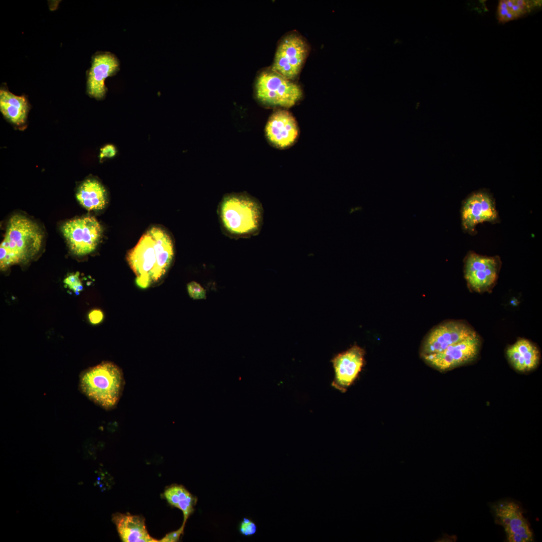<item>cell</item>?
I'll list each match as a JSON object with an SVG mask.
<instances>
[{"instance_id": "6da1fadb", "label": "cell", "mask_w": 542, "mask_h": 542, "mask_svg": "<svg viewBox=\"0 0 542 542\" xmlns=\"http://www.w3.org/2000/svg\"><path fill=\"white\" fill-rule=\"evenodd\" d=\"M43 238L42 229L34 221L21 214L12 216L0 245L1 269L33 258L40 251Z\"/></svg>"}, {"instance_id": "7a4b0ae2", "label": "cell", "mask_w": 542, "mask_h": 542, "mask_svg": "<svg viewBox=\"0 0 542 542\" xmlns=\"http://www.w3.org/2000/svg\"><path fill=\"white\" fill-rule=\"evenodd\" d=\"M126 258L137 276V285L143 289L160 280L172 262L168 246L153 236L149 230L128 252Z\"/></svg>"}, {"instance_id": "3957f363", "label": "cell", "mask_w": 542, "mask_h": 542, "mask_svg": "<svg viewBox=\"0 0 542 542\" xmlns=\"http://www.w3.org/2000/svg\"><path fill=\"white\" fill-rule=\"evenodd\" d=\"M218 214L224 231L232 237L255 235L261 227V205L256 199L245 193L225 195L219 205Z\"/></svg>"}, {"instance_id": "277c9868", "label": "cell", "mask_w": 542, "mask_h": 542, "mask_svg": "<svg viewBox=\"0 0 542 542\" xmlns=\"http://www.w3.org/2000/svg\"><path fill=\"white\" fill-rule=\"evenodd\" d=\"M120 368L110 362L91 367L80 376V386L89 398L103 408L110 409L117 402L123 388Z\"/></svg>"}, {"instance_id": "5b68a950", "label": "cell", "mask_w": 542, "mask_h": 542, "mask_svg": "<svg viewBox=\"0 0 542 542\" xmlns=\"http://www.w3.org/2000/svg\"><path fill=\"white\" fill-rule=\"evenodd\" d=\"M255 92L257 100L269 107H291L302 96L298 84L272 70L258 76Z\"/></svg>"}, {"instance_id": "8992f818", "label": "cell", "mask_w": 542, "mask_h": 542, "mask_svg": "<svg viewBox=\"0 0 542 542\" xmlns=\"http://www.w3.org/2000/svg\"><path fill=\"white\" fill-rule=\"evenodd\" d=\"M496 524L504 530L508 542H531L533 533L521 505L511 499L500 500L490 504Z\"/></svg>"}, {"instance_id": "52a82bcc", "label": "cell", "mask_w": 542, "mask_h": 542, "mask_svg": "<svg viewBox=\"0 0 542 542\" xmlns=\"http://www.w3.org/2000/svg\"><path fill=\"white\" fill-rule=\"evenodd\" d=\"M501 266L499 256H485L469 251L464 259V275L468 288L479 293L495 286Z\"/></svg>"}, {"instance_id": "ba28073f", "label": "cell", "mask_w": 542, "mask_h": 542, "mask_svg": "<svg viewBox=\"0 0 542 542\" xmlns=\"http://www.w3.org/2000/svg\"><path fill=\"white\" fill-rule=\"evenodd\" d=\"M477 333L465 321L450 320L434 327L424 337L421 356L441 352Z\"/></svg>"}, {"instance_id": "9c48e42d", "label": "cell", "mask_w": 542, "mask_h": 542, "mask_svg": "<svg viewBox=\"0 0 542 542\" xmlns=\"http://www.w3.org/2000/svg\"><path fill=\"white\" fill-rule=\"evenodd\" d=\"M62 232L71 251L82 256L93 251L102 234V228L95 218L85 216L66 222Z\"/></svg>"}, {"instance_id": "30bf717a", "label": "cell", "mask_w": 542, "mask_h": 542, "mask_svg": "<svg viewBox=\"0 0 542 542\" xmlns=\"http://www.w3.org/2000/svg\"><path fill=\"white\" fill-rule=\"evenodd\" d=\"M462 228L470 235L476 233L479 223L499 222L495 201L488 193L477 191L471 194L462 203L461 209Z\"/></svg>"}, {"instance_id": "8fae6325", "label": "cell", "mask_w": 542, "mask_h": 542, "mask_svg": "<svg viewBox=\"0 0 542 542\" xmlns=\"http://www.w3.org/2000/svg\"><path fill=\"white\" fill-rule=\"evenodd\" d=\"M308 52V46L301 37L288 35L277 48L271 70L293 80L299 75Z\"/></svg>"}, {"instance_id": "7c38bea8", "label": "cell", "mask_w": 542, "mask_h": 542, "mask_svg": "<svg viewBox=\"0 0 542 542\" xmlns=\"http://www.w3.org/2000/svg\"><path fill=\"white\" fill-rule=\"evenodd\" d=\"M481 347V338L477 333L441 352L421 357L430 366L445 371L474 361L477 357Z\"/></svg>"}, {"instance_id": "4fadbf2b", "label": "cell", "mask_w": 542, "mask_h": 542, "mask_svg": "<svg viewBox=\"0 0 542 542\" xmlns=\"http://www.w3.org/2000/svg\"><path fill=\"white\" fill-rule=\"evenodd\" d=\"M91 67L87 72L86 91L97 100L104 98L107 91L105 80L119 70L117 57L109 52H97L92 56Z\"/></svg>"}, {"instance_id": "5bb4252c", "label": "cell", "mask_w": 542, "mask_h": 542, "mask_svg": "<svg viewBox=\"0 0 542 542\" xmlns=\"http://www.w3.org/2000/svg\"><path fill=\"white\" fill-rule=\"evenodd\" d=\"M364 355L363 349L354 345L335 356L331 361L335 372L332 386L345 392L361 371L364 363Z\"/></svg>"}, {"instance_id": "9a60e30c", "label": "cell", "mask_w": 542, "mask_h": 542, "mask_svg": "<svg viewBox=\"0 0 542 542\" xmlns=\"http://www.w3.org/2000/svg\"><path fill=\"white\" fill-rule=\"evenodd\" d=\"M299 132L295 117L290 112L283 109L277 110L270 115L265 128L269 143L281 149L293 145L298 137Z\"/></svg>"}, {"instance_id": "2e32d148", "label": "cell", "mask_w": 542, "mask_h": 542, "mask_svg": "<svg viewBox=\"0 0 542 542\" xmlns=\"http://www.w3.org/2000/svg\"><path fill=\"white\" fill-rule=\"evenodd\" d=\"M506 355L511 366L520 372L534 369L538 365L540 353L537 347L530 341L519 338L509 346Z\"/></svg>"}, {"instance_id": "e0dca14e", "label": "cell", "mask_w": 542, "mask_h": 542, "mask_svg": "<svg viewBox=\"0 0 542 542\" xmlns=\"http://www.w3.org/2000/svg\"><path fill=\"white\" fill-rule=\"evenodd\" d=\"M112 520L120 539L124 542H157L149 534L143 516L128 513H114Z\"/></svg>"}, {"instance_id": "ac0fdd59", "label": "cell", "mask_w": 542, "mask_h": 542, "mask_svg": "<svg viewBox=\"0 0 542 542\" xmlns=\"http://www.w3.org/2000/svg\"><path fill=\"white\" fill-rule=\"evenodd\" d=\"M30 104L24 95L17 96L6 87L0 90V111L10 123L23 127L26 123Z\"/></svg>"}, {"instance_id": "d6986e66", "label": "cell", "mask_w": 542, "mask_h": 542, "mask_svg": "<svg viewBox=\"0 0 542 542\" xmlns=\"http://www.w3.org/2000/svg\"><path fill=\"white\" fill-rule=\"evenodd\" d=\"M76 197L80 204L89 211L103 209L107 202L106 191L98 180L89 178L78 187Z\"/></svg>"}, {"instance_id": "ffe728a7", "label": "cell", "mask_w": 542, "mask_h": 542, "mask_svg": "<svg viewBox=\"0 0 542 542\" xmlns=\"http://www.w3.org/2000/svg\"><path fill=\"white\" fill-rule=\"evenodd\" d=\"M164 496L167 502L172 506L180 509L184 516V522L186 520L194 510V506L197 501V498L191 494L184 486L173 484L166 489Z\"/></svg>"}, {"instance_id": "44dd1931", "label": "cell", "mask_w": 542, "mask_h": 542, "mask_svg": "<svg viewBox=\"0 0 542 542\" xmlns=\"http://www.w3.org/2000/svg\"><path fill=\"white\" fill-rule=\"evenodd\" d=\"M539 2L523 0H502L499 2L497 18L500 22L505 23L516 19L528 11Z\"/></svg>"}, {"instance_id": "7402d4cb", "label": "cell", "mask_w": 542, "mask_h": 542, "mask_svg": "<svg viewBox=\"0 0 542 542\" xmlns=\"http://www.w3.org/2000/svg\"><path fill=\"white\" fill-rule=\"evenodd\" d=\"M187 291L190 297L193 299H206V293L205 290L196 282L192 281L188 284Z\"/></svg>"}, {"instance_id": "603a6c76", "label": "cell", "mask_w": 542, "mask_h": 542, "mask_svg": "<svg viewBox=\"0 0 542 542\" xmlns=\"http://www.w3.org/2000/svg\"><path fill=\"white\" fill-rule=\"evenodd\" d=\"M64 283L75 292H79L82 289V284L79 279V273L71 274L64 280Z\"/></svg>"}, {"instance_id": "cb8c5ba5", "label": "cell", "mask_w": 542, "mask_h": 542, "mask_svg": "<svg viewBox=\"0 0 542 542\" xmlns=\"http://www.w3.org/2000/svg\"><path fill=\"white\" fill-rule=\"evenodd\" d=\"M240 532L245 536H251L254 534L257 530V526L251 520L244 518L239 525Z\"/></svg>"}, {"instance_id": "d4e9b609", "label": "cell", "mask_w": 542, "mask_h": 542, "mask_svg": "<svg viewBox=\"0 0 542 542\" xmlns=\"http://www.w3.org/2000/svg\"><path fill=\"white\" fill-rule=\"evenodd\" d=\"M184 523H183L181 527L178 530L171 532L167 534L162 539L159 540L160 542H175L178 541L180 537L183 533L184 526Z\"/></svg>"}, {"instance_id": "484cf974", "label": "cell", "mask_w": 542, "mask_h": 542, "mask_svg": "<svg viewBox=\"0 0 542 542\" xmlns=\"http://www.w3.org/2000/svg\"><path fill=\"white\" fill-rule=\"evenodd\" d=\"M99 159L101 160L104 158H111L114 157L117 153L115 147L110 144H108L103 147L100 151Z\"/></svg>"}, {"instance_id": "4316f807", "label": "cell", "mask_w": 542, "mask_h": 542, "mask_svg": "<svg viewBox=\"0 0 542 542\" xmlns=\"http://www.w3.org/2000/svg\"><path fill=\"white\" fill-rule=\"evenodd\" d=\"M88 318L92 324H97L101 322L103 320V314L101 310L94 309L89 313Z\"/></svg>"}]
</instances>
